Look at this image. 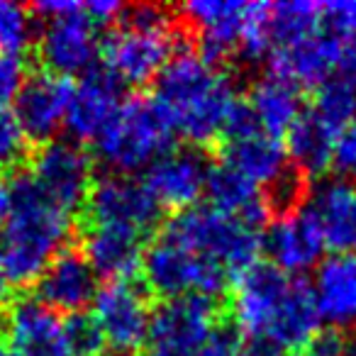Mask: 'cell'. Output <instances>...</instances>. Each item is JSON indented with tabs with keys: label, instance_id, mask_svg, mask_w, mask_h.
Wrapping results in <instances>:
<instances>
[{
	"label": "cell",
	"instance_id": "cell-38",
	"mask_svg": "<svg viewBox=\"0 0 356 356\" xmlns=\"http://www.w3.org/2000/svg\"><path fill=\"white\" fill-rule=\"evenodd\" d=\"M25 61L20 54L0 51V113H8V105L15 103L25 86Z\"/></svg>",
	"mask_w": 356,
	"mask_h": 356
},
{
	"label": "cell",
	"instance_id": "cell-17",
	"mask_svg": "<svg viewBox=\"0 0 356 356\" xmlns=\"http://www.w3.org/2000/svg\"><path fill=\"white\" fill-rule=\"evenodd\" d=\"M98 291V273L79 249H64L37 281V300L69 315L83 312Z\"/></svg>",
	"mask_w": 356,
	"mask_h": 356
},
{
	"label": "cell",
	"instance_id": "cell-13",
	"mask_svg": "<svg viewBox=\"0 0 356 356\" xmlns=\"http://www.w3.org/2000/svg\"><path fill=\"white\" fill-rule=\"evenodd\" d=\"M225 76L227 74L210 66L195 47H186L176 51L156 76L154 98L173 115V120H178L191 108H195L200 100L208 98L222 83Z\"/></svg>",
	"mask_w": 356,
	"mask_h": 356
},
{
	"label": "cell",
	"instance_id": "cell-44",
	"mask_svg": "<svg viewBox=\"0 0 356 356\" xmlns=\"http://www.w3.org/2000/svg\"><path fill=\"white\" fill-rule=\"evenodd\" d=\"M244 356H291V354L278 349V346L268 344V341H254V344L249 346V351H244Z\"/></svg>",
	"mask_w": 356,
	"mask_h": 356
},
{
	"label": "cell",
	"instance_id": "cell-33",
	"mask_svg": "<svg viewBox=\"0 0 356 356\" xmlns=\"http://www.w3.org/2000/svg\"><path fill=\"white\" fill-rule=\"evenodd\" d=\"M66 344L71 356H100L105 349V334L93 312H74L64 320Z\"/></svg>",
	"mask_w": 356,
	"mask_h": 356
},
{
	"label": "cell",
	"instance_id": "cell-19",
	"mask_svg": "<svg viewBox=\"0 0 356 356\" xmlns=\"http://www.w3.org/2000/svg\"><path fill=\"white\" fill-rule=\"evenodd\" d=\"M341 40L317 32L310 40L291 47H276L268 56L271 76L296 88H320L330 79L332 69L339 66Z\"/></svg>",
	"mask_w": 356,
	"mask_h": 356
},
{
	"label": "cell",
	"instance_id": "cell-23",
	"mask_svg": "<svg viewBox=\"0 0 356 356\" xmlns=\"http://www.w3.org/2000/svg\"><path fill=\"white\" fill-rule=\"evenodd\" d=\"M320 310H317L315 291L307 281L296 278L291 283V291L283 298L281 307L273 315L271 325L266 330L264 341L278 346L283 351H298L320 332Z\"/></svg>",
	"mask_w": 356,
	"mask_h": 356
},
{
	"label": "cell",
	"instance_id": "cell-27",
	"mask_svg": "<svg viewBox=\"0 0 356 356\" xmlns=\"http://www.w3.org/2000/svg\"><path fill=\"white\" fill-rule=\"evenodd\" d=\"M249 105L257 113L261 129L271 137L281 139L288 129L298 122L302 115L300 88L276 79V76H264L249 90Z\"/></svg>",
	"mask_w": 356,
	"mask_h": 356
},
{
	"label": "cell",
	"instance_id": "cell-50",
	"mask_svg": "<svg viewBox=\"0 0 356 356\" xmlns=\"http://www.w3.org/2000/svg\"><path fill=\"white\" fill-rule=\"evenodd\" d=\"M354 356H356V354H354Z\"/></svg>",
	"mask_w": 356,
	"mask_h": 356
},
{
	"label": "cell",
	"instance_id": "cell-2",
	"mask_svg": "<svg viewBox=\"0 0 356 356\" xmlns=\"http://www.w3.org/2000/svg\"><path fill=\"white\" fill-rule=\"evenodd\" d=\"M176 120L154 95L124 100L113 122L95 142V154L120 176L149 168L171 152L176 142Z\"/></svg>",
	"mask_w": 356,
	"mask_h": 356
},
{
	"label": "cell",
	"instance_id": "cell-3",
	"mask_svg": "<svg viewBox=\"0 0 356 356\" xmlns=\"http://www.w3.org/2000/svg\"><path fill=\"white\" fill-rule=\"evenodd\" d=\"M163 234L198 257L222 264L234 278L254 266L264 249V237L259 229L213 205H195L184 213H176V218L166 222Z\"/></svg>",
	"mask_w": 356,
	"mask_h": 356
},
{
	"label": "cell",
	"instance_id": "cell-31",
	"mask_svg": "<svg viewBox=\"0 0 356 356\" xmlns=\"http://www.w3.org/2000/svg\"><path fill=\"white\" fill-rule=\"evenodd\" d=\"M307 195H310L307 178L298 168L291 166L276 184L266 186L264 200H266L268 210H271V218H286V215H293L300 208H305Z\"/></svg>",
	"mask_w": 356,
	"mask_h": 356
},
{
	"label": "cell",
	"instance_id": "cell-47",
	"mask_svg": "<svg viewBox=\"0 0 356 356\" xmlns=\"http://www.w3.org/2000/svg\"><path fill=\"white\" fill-rule=\"evenodd\" d=\"M144 356H178V354H171V351H163V349H149V351H144Z\"/></svg>",
	"mask_w": 356,
	"mask_h": 356
},
{
	"label": "cell",
	"instance_id": "cell-35",
	"mask_svg": "<svg viewBox=\"0 0 356 356\" xmlns=\"http://www.w3.org/2000/svg\"><path fill=\"white\" fill-rule=\"evenodd\" d=\"M30 139L15 115L0 113V168L17 166L27 159Z\"/></svg>",
	"mask_w": 356,
	"mask_h": 356
},
{
	"label": "cell",
	"instance_id": "cell-37",
	"mask_svg": "<svg viewBox=\"0 0 356 356\" xmlns=\"http://www.w3.org/2000/svg\"><path fill=\"white\" fill-rule=\"evenodd\" d=\"M261 132V124L257 120V113L252 110L249 100L237 98L232 103L227 113V120H225V129H222V144L229 142H239V139L254 137V134Z\"/></svg>",
	"mask_w": 356,
	"mask_h": 356
},
{
	"label": "cell",
	"instance_id": "cell-42",
	"mask_svg": "<svg viewBox=\"0 0 356 356\" xmlns=\"http://www.w3.org/2000/svg\"><path fill=\"white\" fill-rule=\"evenodd\" d=\"M124 8L127 6H122L118 0H93V3H86L83 10L90 17V22L98 27V25H110V22H120L124 15Z\"/></svg>",
	"mask_w": 356,
	"mask_h": 356
},
{
	"label": "cell",
	"instance_id": "cell-16",
	"mask_svg": "<svg viewBox=\"0 0 356 356\" xmlns=\"http://www.w3.org/2000/svg\"><path fill=\"white\" fill-rule=\"evenodd\" d=\"M325 237L312 208L276 218L264 234V249L273 266L283 273H305L320 261L325 252Z\"/></svg>",
	"mask_w": 356,
	"mask_h": 356
},
{
	"label": "cell",
	"instance_id": "cell-30",
	"mask_svg": "<svg viewBox=\"0 0 356 356\" xmlns=\"http://www.w3.org/2000/svg\"><path fill=\"white\" fill-rule=\"evenodd\" d=\"M268 15H271V6L268 3H247L237 61H242V64H259V61H264V56H271L273 40L271 27H268Z\"/></svg>",
	"mask_w": 356,
	"mask_h": 356
},
{
	"label": "cell",
	"instance_id": "cell-8",
	"mask_svg": "<svg viewBox=\"0 0 356 356\" xmlns=\"http://www.w3.org/2000/svg\"><path fill=\"white\" fill-rule=\"evenodd\" d=\"M83 210L86 225H124L142 234L161 222V205L147 184L120 173L93 181Z\"/></svg>",
	"mask_w": 356,
	"mask_h": 356
},
{
	"label": "cell",
	"instance_id": "cell-10",
	"mask_svg": "<svg viewBox=\"0 0 356 356\" xmlns=\"http://www.w3.org/2000/svg\"><path fill=\"white\" fill-rule=\"evenodd\" d=\"M181 27V22H178ZM178 30L173 35L115 30L103 44L105 69L122 86H144L156 79L178 49Z\"/></svg>",
	"mask_w": 356,
	"mask_h": 356
},
{
	"label": "cell",
	"instance_id": "cell-5",
	"mask_svg": "<svg viewBox=\"0 0 356 356\" xmlns=\"http://www.w3.org/2000/svg\"><path fill=\"white\" fill-rule=\"evenodd\" d=\"M227 320V307L215 298L198 293L163 300L152 312L149 341L154 349L171 351L178 356H193Z\"/></svg>",
	"mask_w": 356,
	"mask_h": 356
},
{
	"label": "cell",
	"instance_id": "cell-34",
	"mask_svg": "<svg viewBox=\"0 0 356 356\" xmlns=\"http://www.w3.org/2000/svg\"><path fill=\"white\" fill-rule=\"evenodd\" d=\"M124 30L134 32H152V35H173L178 30L176 10L156 3H137L124 8V15L120 20Z\"/></svg>",
	"mask_w": 356,
	"mask_h": 356
},
{
	"label": "cell",
	"instance_id": "cell-49",
	"mask_svg": "<svg viewBox=\"0 0 356 356\" xmlns=\"http://www.w3.org/2000/svg\"><path fill=\"white\" fill-rule=\"evenodd\" d=\"M0 337H3V325H0Z\"/></svg>",
	"mask_w": 356,
	"mask_h": 356
},
{
	"label": "cell",
	"instance_id": "cell-40",
	"mask_svg": "<svg viewBox=\"0 0 356 356\" xmlns=\"http://www.w3.org/2000/svg\"><path fill=\"white\" fill-rule=\"evenodd\" d=\"M332 171L344 181L356 176V120L337 134L334 154H332Z\"/></svg>",
	"mask_w": 356,
	"mask_h": 356
},
{
	"label": "cell",
	"instance_id": "cell-32",
	"mask_svg": "<svg viewBox=\"0 0 356 356\" xmlns=\"http://www.w3.org/2000/svg\"><path fill=\"white\" fill-rule=\"evenodd\" d=\"M35 40V22L30 10L10 0H0V51L20 54Z\"/></svg>",
	"mask_w": 356,
	"mask_h": 356
},
{
	"label": "cell",
	"instance_id": "cell-39",
	"mask_svg": "<svg viewBox=\"0 0 356 356\" xmlns=\"http://www.w3.org/2000/svg\"><path fill=\"white\" fill-rule=\"evenodd\" d=\"M300 356H354L351 341L344 330H320L305 346L300 349Z\"/></svg>",
	"mask_w": 356,
	"mask_h": 356
},
{
	"label": "cell",
	"instance_id": "cell-4",
	"mask_svg": "<svg viewBox=\"0 0 356 356\" xmlns=\"http://www.w3.org/2000/svg\"><path fill=\"white\" fill-rule=\"evenodd\" d=\"M139 273L149 296H159L163 300H173L188 293L218 300L225 296L232 281V273L222 264L208 257H198L163 232L144 249Z\"/></svg>",
	"mask_w": 356,
	"mask_h": 356
},
{
	"label": "cell",
	"instance_id": "cell-29",
	"mask_svg": "<svg viewBox=\"0 0 356 356\" xmlns=\"http://www.w3.org/2000/svg\"><path fill=\"white\" fill-rule=\"evenodd\" d=\"M312 113L339 134L356 120V81L341 74L330 76L320 88H315Z\"/></svg>",
	"mask_w": 356,
	"mask_h": 356
},
{
	"label": "cell",
	"instance_id": "cell-43",
	"mask_svg": "<svg viewBox=\"0 0 356 356\" xmlns=\"http://www.w3.org/2000/svg\"><path fill=\"white\" fill-rule=\"evenodd\" d=\"M339 74L346 79L356 81V37L341 40V51H339Z\"/></svg>",
	"mask_w": 356,
	"mask_h": 356
},
{
	"label": "cell",
	"instance_id": "cell-48",
	"mask_svg": "<svg viewBox=\"0 0 356 356\" xmlns=\"http://www.w3.org/2000/svg\"><path fill=\"white\" fill-rule=\"evenodd\" d=\"M0 356H20L15 349H0Z\"/></svg>",
	"mask_w": 356,
	"mask_h": 356
},
{
	"label": "cell",
	"instance_id": "cell-36",
	"mask_svg": "<svg viewBox=\"0 0 356 356\" xmlns=\"http://www.w3.org/2000/svg\"><path fill=\"white\" fill-rule=\"evenodd\" d=\"M322 27L337 40L356 37V0H332L322 3Z\"/></svg>",
	"mask_w": 356,
	"mask_h": 356
},
{
	"label": "cell",
	"instance_id": "cell-18",
	"mask_svg": "<svg viewBox=\"0 0 356 356\" xmlns=\"http://www.w3.org/2000/svg\"><path fill=\"white\" fill-rule=\"evenodd\" d=\"M8 334L20 356H71L64 320L37 298H20L8 312Z\"/></svg>",
	"mask_w": 356,
	"mask_h": 356
},
{
	"label": "cell",
	"instance_id": "cell-12",
	"mask_svg": "<svg viewBox=\"0 0 356 356\" xmlns=\"http://www.w3.org/2000/svg\"><path fill=\"white\" fill-rule=\"evenodd\" d=\"M98 54V40H95V25L86 15L83 6L74 13L47 20L40 35V56L56 76H76L88 74L95 69L93 61Z\"/></svg>",
	"mask_w": 356,
	"mask_h": 356
},
{
	"label": "cell",
	"instance_id": "cell-22",
	"mask_svg": "<svg viewBox=\"0 0 356 356\" xmlns=\"http://www.w3.org/2000/svg\"><path fill=\"white\" fill-rule=\"evenodd\" d=\"M315 300L322 320L344 330L356 325V254H332L315 273Z\"/></svg>",
	"mask_w": 356,
	"mask_h": 356
},
{
	"label": "cell",
	"instance_id": "cell-1",
	"mask_svg": "<svg viewBox=\"0 0 356 356\" xmlns=\"http://www.w3.org/2000/svg\"><path fill=\"white\" fill-rule=\"evenodd\" d=\"M71 237V213L42 191L35 176L10 184V210L0 225V273L15 286L40 281Z\"/></svg>",
	"mask_w": 356,
	"mask_h": 356
},
{
	"label": "cell",
	"instance_id": "cell-20",
	"mask_svg": "<svg viewBox=\"0 0 356 356\" xmlns=\"http://www.w3.org/2000/svg\"><path fill=\"white\" fill-rule=\"evenodd\" d=\"M81 252L98 276L113 281H132L142 271V232L124 225H86Z\"/></svg>",
	"mask_w": 356,
	"mask_h": 356
},
{
	"label": "cell",
	"instance_id": "cell-24",
	"mask_svg": "<svg viewBox=\"0 0 356 356\" xmlns=\"http://www.w3.org/2000/svg\"><path fill=\"white\" fill-rule=\"evenodd\" d=\"M208 195L210 205L227 215H234L249 227L261 229L264 225L271 220V210H268L264 195L259 193L257 184L249 181L242 171H237L229 163H218L210 168L208 176Z\"/></svg>",
	"mask_w": 356,
	"mask_h": 356
},
{
	"label": "cell",
	"instance_id": "cell-15",
	"mask_svg": "<svg viewBox=\"0 0 356 356\" xmlns=\"http://www.w3.org/2000/svg\"><path fill=\"white\" fill-rule=\"evenodd\" d=\"M74 86L56 74H35L25 81L15 100V118L30 142L49 144L51 137L66 122Z\"/></svg>",
	"mask_w": 356,
	"mask_h": 356
},
{
	"label": "cell",
	"instance_id": "cell-26",
	"mask_svg": "<svg viewBox=\"0 0 356 356\" xmlns=\"http://www.w3.org/2000/svg\"><path fill=\"white\" fill-rule=\"evenodd\" d=\"M337 132L317 118L312 110L302 113L286 134V152L291 166L305 178H317L332 168Z\"/></svg>",
	"mask_w": 356,
	"mask_h": 356
},
{
	"label": "cell",
	"instance_id": "cell-6",
	"mask_svg": "<svg viewBox=\"0 0 356 356\" xmlns=\"http://www.w3.org/2000/svg\"><path fill=\"white\" fill-rule=\"evenodd\" d=\"M293 278L271 261H257L234 278L232 296L225 300L227 320L242 337L264 341L273 315L291 291Z\"/></svg>",
	"mask_w": 356,
	"mask_h": 356
},
{
	"label": "cell",
	"instance_id": "cell-14",
	"mask_svg": "<svg viewBox=\"0 0 356 356\" xmlns=\"http://www.w3.org/2000/svg\"><path fill=\"white\" fill-rule=\"evenodd\" d=\"M122 83L108 69H90L74 88V98L69 103L64 127L69 129L74 142H98L110 122L115 120L120 103Z\"/></svg>",
	"mask_w": 356,
	"mask_h": 356
},
{
	"label": "cell",
	"instance_id": "cell-11",
	"mask_svg": "<svg viewBox=\"0 0 356 356\" xmlns=\"http://www.w3.org/2000/svg\"><path fill=\"white\" fill-rule=\"evenodd\" d=\"M210 168L213 163L200 149H171L147 168L144 184L161 208L184 213L195 208L203 191L208 188Z\"/></svg>",
	"mask_w": 356,
	"mask_h": 356
},
{
	"label": "cell",
	"instance_id": "cell-28",
	"mask_svg": "<svg viewBox=\"0 0 356 356\" xmlns=\"http://www.w3.org/2000/svg\"><path fill=\"white\" fill-rule=\"evenodd\" d=\"M271 40L276 47H291L310 40L322 27V6L310 0H286L271 6L268 15Z\"/></svg>",
	"mask_w": 356,
	"mask_h": 356
},
{
	"label": "cell",
	"instance_id": "cell-9",
	"mask_svg": "<svg viewBox=\"0 0 356 356\" xmlns=\"http://www.w3.org/2000/svg\"><path fill=\"white\" fill-rule=\"evenodd\" d=\"M35 181L66 213L86 208L93 188L90 156L74 142H49L35 156Z\"/></svg>",
	"mask_w": 356,
	"mask_h": 356
},
{
	"label": "cell",
	"instance_id": "cell-25",
	"mask_svg": "<svg viewBox=\"0 0 356 356\" xmlns=\"http://www.w3.org/2000/svg\"><path fill=\"white\" fill-rule=\"evenodd\" d=\"M225 163L242 171L249 181L261 186L276 184L278 178L291 168L288 152L281 144V139L271 137L266 132H259L254 137L239 139V142L222 144Z\"/></svg>",
	"mask_w": 356,
	"mask_h": 356
},
{
	"label": "cell",
	"instance_id": "cell-7",
	"mask_svg": "<svg viewBox=\"0 0 356 356\" xmlns=\"http://www.w3.org/2000/svg\"><path fill=\"white\" fill-rule=\"evenodd\" d=\"M93 315L98 320L105 341L120 356H132L149 341L152 310L149 291L134 281H110L100 288L93 300Z\"/></svg>",
	"mask_w": 356,
	"mask_h": 356
},
{
	"label": "cell",
	"instance_id": "cell-41",
	"mask_svg": "<svg viewBox=\"0 0 356 356\" xmlns=\"http://www.w3.org/2000/svg\"><path fill=\"white\" fill-rule=\"evenodd\" d=\"M239 332L232 327V322L225 320L218 330L213 332L208 341L195 351L193 356H244L242 354V339Z\"/></svg>",
	"mask_w": 356,
	"mask_h": 356
},
{
	"label": "cell",
	"instance_id": "cell-21",
	"mask_svg": "<svg viewBox=\"0 0 356 356\" xmlns=\"http://www.w3.org/2000/svg\"><path fill=\"white\" fill-rule=\"evenodd\" d=\"M312 213L322 227L327 249L334 254H356V186L334 178L317 186Z\"/></svg>",
	"mask_w": 356,
	"mask_h": 356
},
{
	"label": "cell",
	"instance_id": "cell-46",
	"mask_svg": "<svg viewBox=\"0 0 356 356\" xmlns=\"http://www.w3.org/2000/svg\"><path fill=\"white\" fill-rule=\"evenodd\" d=\"M10 300V281H8L3 273H0V307Z\"/></svg>",
	"mask_w": 356,
	"mask_h": 356
},
{
	"label": "cell",
	"instance_id": "cell-45",
	"mask_svg": "<svg viewBox=\"0 0 356 356\" xmlns=\"http://www.w3.org/2000/svg\"><path fill=\"white\" fill-rule=\"evenodd\" d=\"M8 210H10V186H8V181L0 173V225L6 222Z\"/></svg>",
	"mask_w": 356,
	"mask_h": 356
}]
</instances>
